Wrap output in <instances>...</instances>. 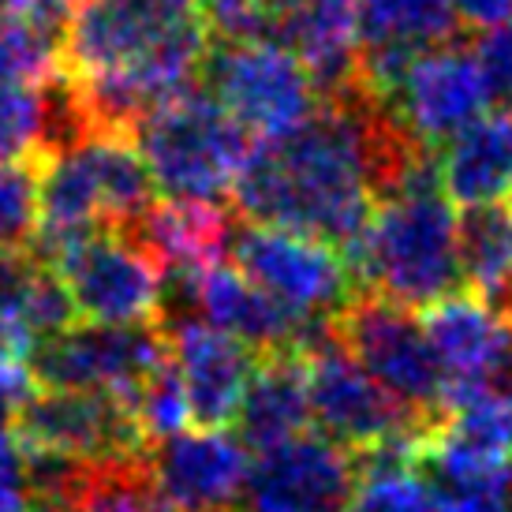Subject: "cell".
I'll use <instances>...</instances> for the list:
<instances>
[{
	"instance_id": "obj_1",
	"label": "cell",
	"mask_w": 512,
	"mask_h": 512,
	"mask_svg": "<svg viewBox=\"0 0 512 512\" xmlns=\"http://www.w3.org/2000/svg\"><path fill=\"white\" fill-rule=\"evenodd\" d=\"M434 150L408 139L382 98L352 86L285 139H258L232 199L243 221L292 228L348 255L374 206L397 195Z\"/></svg>"
},
{
	"instance_id": "obj_2",
	"label": "cell",
	"mask_w": 512,
	"mask_h": 512,
	"mask_svg": "<svg viewBox=\"0 0 512 512\" xmlns=\"http://www.w3.org/2000/svg\"><path fill=\"white\" fill-rule=\"evenodd\" d=\"M460 217L438 180V157L419 161L397 195L374 206L367 232L348 251L356 281L400 307H434L453 296L460 273Z\"/></svg>"
},
{
	"instance_id": "obj_3",
	"label": "cell",
	"mask_w": 512,
	"mask_h": 512,
	"mask_svg": "<svg viewBox=\"0 0 512 512\" xmlns=\"http://www.w3.org/2000/svg\"><path fill=\"white\" fill-rule=\"evenodd\" d=\"M157 191L180 202H217L232 195L236 176L251 154V135L225 113V105L191 86L131 128Z\"/></svg>"
},
{
	"instance_id": "obj_4",
	"label": "cell",
	"mask_w": 512,
	"mask_h": 512,
	"mask_svg": "<svg viewBox=\"0 0 512 512\" xmlns=\"http://www.w3.org/2000/svg\"><path fill=\"white\" fill-rule=\"evenodd\" d=\"M202 79L225 113L258 139H285L326 101L311 72L281 42H214Z\"/></svg>"
},
{
	"instance_id": "obj_5",
	"label": "cell",
	"mask_w": 512,
	"mask_h": 512,
	"mask_svg": "<svg viewBox=\"0 0 512 512\" xmlns=\"http://www.w3.org/2000/svg\"><path fill=\"white\" fill-rule=\"evenodd\" d=\"M42 262L64 277L75 311L86 314L90 322H105V326L161 322L165 270L128 232H116V228L86 232L79 240L57 247Z\"/></svg>"
},
{
	"instance_id": "obj_6",
	"label": "cell",
	"mask_w": 512,
	"mask_h": 512,
	"mask_svg": "<svg viewBox=\"0 0 512 512\" xmlns=\"http://www.w3.org/2000/svg\"><path fill=\"white\" fill-rule=\"evenodd\" d=\"M228 255L247 281L311 322H333L356 299L359 281L348 258L337 247L292 228L243 221L232 232Z\"/></svg>"
},
{
	"instance_id": "obj_7",
	"label": "cell",
	"mask_w": 512,
	"mask_h": 512,
	"mask_svg": "<svg viewBox=\"0 0 512 512\" xmlns=\"http://www.w3.org/2000/svg\"><path fill=\"white\" fill-rule=\"evenodd\" d=\"M333 329L385 393H393L408 412L438 419L449 385L427 329L408 307L374 292H356V299L333 318Z\"/></svg>"
},
{
	"instance_id": "obj_8",
	"label": "cell",
	"mask_w": 512,
	"mask_h": 512,
	"mask_svg": "<svg viewBox=\"0 0 512 512\" xmlns=\"http://www.w3.org/2000/svg\"><path fill=\"white\" fill-rule=\"evenodd\" d=\"M299 356L307 363L311 419L329 441H337L352 453H367L404 430L434 423V419L408 412L393 393H385L382 385L359 367V359L344 348L333 322L318 329Z\"/></svg>"
},
{
	"instance_id": "obj_9",
	"label": "cell",
	"mask_w": 512,
	"mask_h": 512,
	"mask_svg": "<svg viewBox=\"0 0 512 512\" xmlns=\"http://www.w3.org/2000/svg\"><path fill=\"white\" fill-rule=\"evenodd\" d=\"M169 363V337L154 326H105L75 322L57 337H45L30 352L38 389H90L128 400L146 378Z\"/></svg>"
},
{
	"instance_id": "obj_10",
	"label": "cell",
	"mask_w": 512,
	"mask_h": 512,
	"mask_svg": "<svg viewBox=\"0 0 512 512\" xmlns=\"http://www.w3.org/2000/svg\"><path fill=\"white\" fill-rule=\"evenodd\" d=\"M12 430L27 453L64 456L75 464L143 460L150 449L128 404L90 389H34Z\"/></svg>"
},
{
	"instance_id": "obj_11",
	"label": "cell",
	"mask_w": 512,
	"mask_h": 512,
	"mask_svg": "<svg viewBox=\"0 0 512 512\" xmlns=\"http://www.w3.org/2000/svg\"><path fill=\"white\" fill-rule=\"evenodd\" d=\"M385 109L408 131V139H415L423 150H434L479 124L490 109V98L471 49L438 45L415 57V64L385 98Z\"/></svg>"
},
{
	"instance_id": "obj_12",
	"label": "cell",
	"mask_w": 512,
	"mask_h": 512,
	"mask_svg": "<svg viewBox=\"0 0 512 512\" xmlns=\"http://www.w3.org/2000/svg\"><path fill=\"white\" fill-rule=\"evenodd\" d=\"M359 486V460L326 434H299L251 460L255 512H344Z\"/></svg>"
},
{
	"instance_id": "obj_13",
	"label": "cell",
	"mask_w": 512,
	"mask_h": 512,
	"mask_svg": "<svg viewBox=\"0 0 512 512\" xmlns=\"http://www.w3.org/2000/svg\"><path fill=\"white\" fill-rule=\"evenodd\" d=\"M146 471L176 512H228L247 498L251 453L225 430H180L146 449Z\"/></svg>"
},
{
	"instance_id": "obj_14",
	"label": "cell",
	"mask_w": 512,
	"mask_h": 512,
	"mask_svg": "<svg viewBox=\"0 0 512 512\" xmlns=\"http://www.w3.org/2000/svg\"><path fill=\"white\" fill-rule=\"evenodd\" d=\"M169 337V363L191 400V423L199 430H221L232 423L240 397L258 367V352L202 318L161 322Z\"/></svg>"
},
{
	"instance_id": "obj_15",
	"label": "cell",
	"mask_w": 512,
	"mask_h": 512,
	"mask_svg": "<svg viewBox=\"0 0 512 512\" xmlns=\"http://www.w3.org/2000/svg\"><path fill=\"white\" fill-rule=\"evenodd\" d=\"M277 42L296 53L322 98H341L356 86L363 57L356 0H303L277 15Z\"/></svg>"
},
{
	"instance_id": "obj_16",
	"label": "cell",
	"mask_w": 512,
	"mask_h": 512,
	"mask_svg": "<svg viewBox=\"0 0 512 512\" xmlns=\"http://www.w3.org/2000/svg\"><path fill=\"white\" fill-rule=\"evenodd\" d=\"M236 438L247 453H270L277 445L307 434L311 397H307V363L299 352L258 356V367L243 389L240 408L232 415Z\"/></svg>"
},
{
	"instance_id": "obj_17",
	"label": "cell",
	"mask_w": 512,
	"mask_h": 512,
	"mask_svg": "<svg viewBox=\"0 0 512 512\" xmlns=\"http://www.w3.org/2000/svg\"><path fill=\"white\" fill-rule=\"evenodd\" d=\"M438 180L445 199L471 210L512 195V116L494 113L441 146Z\"/></svg>"
},
{
	"instance_id": "obj_18",
	"label": "cell",
	"mask_w": 512,
	"mask_h": 512,
	"mask_svg": "<svg viewBox=\"0 0 512 512\" xmlns=\"http://www.w3.org/2000/svg\"><path fill=\"white\" fill-rule=\"evenodd\" d=\"M232 232L236 225L217 202L165 199L154 202V210L128 236L143 243L165 273H184L221 262V255H228Z\"/></svg>"
},
{
	"instance_id": "obj_19",
	"label": "cell",
	"mask_w": 512,
	"mask_h": 512,
	"mask_svg": "<svg viewBox=\"0 0 512 512\" xmlns=\"http://www.w3.org/2000/svg\"><path fill=\"white\" fill-rule=\"evenodd\" d=\"M359 34L370 53L423 57L438 45H449L456 19L449 0H356Z\"/></svg>"
},
{
	"instance_id": "obj_20",
	"label": "cell",
	"mask_w": 512,
	"mask_h": 512,
	"mask_svg": "<svg viewBox=\"0 0 512 512\" xmlns=\"http://www.w3.org/2000/svg\"><path fill=\"white\" fill-rule=\"evenodd\" d=\"M460 273L475 296L509 307L512 299V202L471 206L460 214Z\"/></svg>"
},
{
	"instance_id": "obj_21",
	"label": "cell",
	"mask_w": 512,
	"mask_h": 512,
	"mask_svg": "<svg viewBox=\"0 0 512 512\" xmlns=\"http://www.w3.org/2000/svg\"><path fill=\"white\" fill-rule=\"evenodd\" d=\"M64 34L34 15H0V90L38 86L57 72Z\"/></svg>"
},
{
	"instance_id": "obj_22",
	"label": "cell",
	"mask_w": 512,
	"mask_h": 512,
	"mask_svg": "<svg viewBox=\"0 0 512 512\" xmlns=\"http://www.w3.org/2000/svg\"><path fill=\"white\" fill-rule=\"evenodd\" d=\"M344 512H441V505L415 464L359 460V486Z\"/></svg>"
},
{
	"instance_id": "obj_23",
	"label": "cell",
	"mask_w": 512,
	"mask_h": 512,
	"mask_svg": "<svg viewBox=\"0 0 512 512\" xmlns=\"http://www.w3.org/2000/svg\"><path fill=\"white\" fill-rule=\"evenodd\" d=\"M124 404L135 415V427L146 438V445L172 438L191 423V400H187V389L172 363H165L154 378H146Z\"/></svg>"
},
{
	"instance_id": "obj_24",
	"label": "cell",
	"mask_w": 512,
	"mask_h": 512,
	"mask_svg": "<svg viewBox=\"0 0 512 512\" xmlns=\"http://www.w3.org/2000/svg\"><path fill=\"white\" fill-rule=\"evenodd\" d=\"M38 236V161L0 165V251H27Z\"/></svg>"
},
{
	"instance_id": "obj_25",
	"label": "cell",
	"mask_w": 512,
	"mask_h": 512,
	"mask_svg": "<svg viewBox=\"0 0 512 512\" xmlns=\"http://www.w3.org/2000/svg\"><path fill=\"white\" fill-rule=\"evenodd\" d=\"M42 146V98L38 86L0 90V165L12 161H38Z\"/></svg>"
},
{
	"instance_id": "obj_26",
	"label": "cell",
	"mask_w": 512,
	"mask_h": 512,
	"mask_svg": "<svg viewBox=\"0 0 512 512\" xmlns=\"http://www.w3.org/2000/svg\"><path fill=\"white\" fill-rule=\"evenodd\" d=\"M471 60L486 86L490 109L512 116V23L479 30L471 42Z\"/></svg>"
},
{
	"instance_id": "obj_27",
	"label": "cell",
	"mask_w": 512,
	"mask_h": 512,
	"mask_svg": "<svg viewBox=\"0 0 512 512\" xmlns=\"http://www.w3.org/2000/svg\"><path fill=\"white\" fill-rule=\"evenodd\" d=\"M34 490H30L27 453L15 438V430H0V512H30Z\"/></svg>"
},
{
	"instance_id": "obj_28",
	"label": "cell",
	"mask_w": 512,
	"mask_h": 512,
	"mask_svg": "<svg viewBox=\"0 0 512 512\" xmlns=\"http://www.w3.org/2000/svg\"><path fill=\"white\" fill-rule=\"evenodd\" d=\"M34 374L27 363H0V430H12L19 412L34 397Z\"/></svg>"
},
{
	"instance_id": "obj_29",
	"label": "cell",
	"mask_w": 512,
	"mask_h": 512,
	"mask_svg": "<svg viewBox=\"0 0 512 512\" xmlns=\"http://www.w3.org/2000/svg\"><path fill=\"white\" fill-rule=\"evenodd\" d=\"M460 23L468 27H501V23H512V0H449Z\"/></svg>"
},
{
	"instance_id": "obj_30",
	"label": "cell",
	"mask_w": 512,
	"mask_h": 512,
	"mask_svg": "<svg viewBox=\"0 0 512 512\" xmlns=\"http://www.w3.org/2000/svg\"><path fill=\"white\" fill-rule=\"evenodd\" d=\"M34 344H38L34 333L19 318H4L0 314V363H30Z\"/></svg>"
},
{
	"instance_id": "obj_31",
	"label": "cell",
	"mask_w": 512,
	"mask_h": 512,
	"mask_svg": "<svg viewBox=\"0 0 512 512\" xmlns=\"http://www.w3.org/2000/svg\"><path fill=\"white\" fill-rule=\"evenodd\" d=\"M38 0H0V15H30Z\"/></svg>"
},
{
	"instance_id": "obj_32",
	"label": "cell",
	"mask_w": 512,
	"mask_h": 512,
	"mask_svg": "<svg viewBox=\"0 0 512 512\" xmlns=\"http://www.w3.org/2000/svg\"><path fill=\"white\" fill-rule=\"evenodd\" d=\"M30 512H79L72 501H45V498H34V509Z\"/></svg>"
},
{
	"instance_id": "obj_33",
	"label": "cell",
	"mask_w": 512,
	"mask_h": 512,
	"mask_svg": "<svg viewBox=\"0 0 512 512\" xmlns=\"http://www.w3.org/2000/svg\"><path fill=\"white\" fill-rule=\"evenodd\" d=\"M505 311H509V318H512V299H509V307H505Z\"/></svg>"
},
{
	"instance_id": "obj_34",
	"label": "cell",
	"mask_w": 512,
	"mask_h": 512,
	"mask_svg": "<svg viewBox=\"0 0 512 512\" xmlns=\"http://www.w3.org/2000/svg\"><path fill=\"white\" fill-rule=\"evenodd\" d=\"M202 4H214V0H202Z\"/></svg>"
},
{
	"instance_id": "obj_35",
	"label": "cell",
	"mask_w": 512,
	"mask_h": 512,
	"mask_svg": "<svg viewBox=\"0 0 512 512\" xmlns=\"http://www.w3.org/2000/svg\"><path fill=\"white\" fill-rule=\"evenodd\" d=\"M251 512H255V509H251Z\"/></svg>"
}]
</instances>
